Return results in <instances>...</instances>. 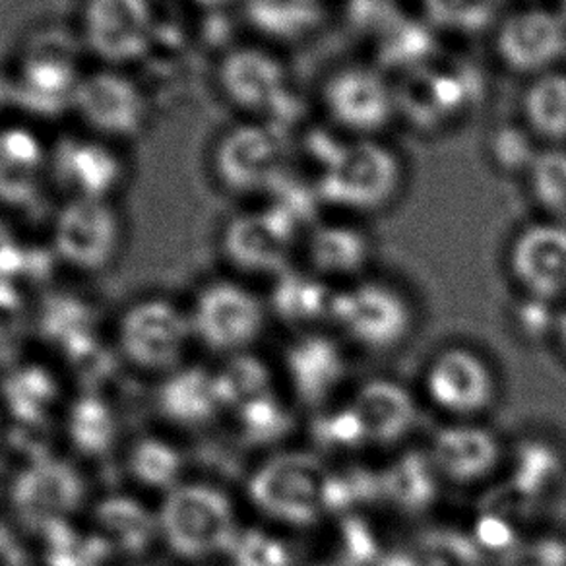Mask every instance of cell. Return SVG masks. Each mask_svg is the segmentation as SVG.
I'll list each match as a JSON object with an SVG mask.
<instances>
[{
	"label": "cell",
	"instance_id": "2",
	"mask_svg": "<svg viewBox=\"0 0 566 566\" xmlns=\"http://www.w3.org/2000/svg\"><path fill=\"white\" fill-rule=\"evenodd\" d=\"M159 542L181 560L202 566L228 557L241 532L233 499L212 483L182 481L158 506Z\"/></svg>",
	"mask_w": 566,
	"mask_h": 566
},
{
	"label": "cell",
	"instance_id": "18",
	"mask_svg": "<svg viewBox=\"0 0 566 566\" xmlns=\"http://www.w3.org/2000/svg\"><path fill=\"white\" fill-rule=\"evenodd\" d=\"M303 233L270 206L237 213L221 231V254L244 275L277 277L293 268Z\"/></svg>",
	"mask_w": 566,
	"mask_h": 566
},
{
	"label": "cell",
	"instance_id": "4",
	"mask_svg": "<svg viewBox=\"0 0 566 566\" xmlns=\"http://www.w3.org/2000/svg\"><path fill=\"white\" fill-rule=\"evenodd\" d=\"M247 496L272 522L308 526L334 506V475L316 457L283 452L251 473Z\"/></svg>",
	"mask_w": 566,
	"mask_h": 566
},
{
	"label": "cell",
	"instance_id": "6",
	"mask_svg": "<svg viewBox=\"0 0 566 566\" xmlns=\"http://www.w3.org/2000/svg\"><path fill=\"white\" fill-rule=\"evenodd\" d=\"M216 82L223 102L247 120L280 128V118L295 103V80L290 64L264 43H243L223 51Z\"/></svg>",
	"mask_w": 566,
	"mask_h": 566
},
{
	"label": "cell",
	"instance_id": "15",
	"mask_svg": "<svg viewBox=\"0 0 566 566\" xmlns=\"http://www.w3.org/2000/svg\"><path fill=\"white\" fill-rule=\"evenodd\" d=\"M125 220L111 200H64L51 231V251L80 274H102L125 244Z\"/></svg>",
	"mask_w": 566,
	"mask_h": 566
},
{
	"label": "cell",
	"instance_id": "3",
	"mask_svg": "<svg viewBox=\"0 0 566 566\" xmlns=\"http://www.w3.org/2000/svg\"><path fill=\"white\" fill-rule=\"evenodd\" d=\"M318 109L336 136L385 138L400 120L398 84L380 64H338L318 84Z\"/></svg>",
	"mask_w": 566,
	"mask_h": 566
},
{
	"label": "cell",
	"instance_id": "46",
	"mask_svg": "<svg viewBox=\"0 0 566 566\" xmlns=\"http://www.w3.org/2000/svg\"><path fill=\"white\" fill-rule=\"evenodd\" d=\"M126 566H151V565H144V563H140V560H136V563H130V565Z\"/></svg>",
	"mask_w": 566,
	"mask_h": 566
},
{
	"label": "cell",
	"instance_id": "32",
	"mask_svg": "<svg viewBox=\"0 0 566 566\" xmlns=\"http://www.w3.org/2000/svg\"><path fill=\"white\" fill-rule=\"evenodd\" d=\"M522 185L539 220L566 226V146L542 148Z\"/></svg>",
	"mask_w": 566,
	"mask_h": 566
},
{
	"label": "cell",
	"instance_id": "43",
	"mask_svg": "<svg viewBox=\"0 0 566 566\" xmlns=\"http://www.w3.org/2000/svg\"><path fill=\"white\" fill-rule=\"evenodd\" d=\"M185 2L192 9L200 10L202 14H216V12H228L241 0H185Z\"/></svg>",
	"mask_w": 566,
	"mask_h": 566
},
{
	"label": "cell",
	"instance_id": "12",
	"mask_svg": "<svg viewBox=\"0 0 566 566\" xmlns=\"http://www.w3.org/2000/svg\"><path fill=\"white\" fill-rule=\"evenodd\" d=\"M86 480L78 465L56 454L20 465L10 481L12 516L40 537L74 524L86 506Z\"/></svg>",
	"mask_w": 566,
	"mask_h": 566
},
{
	"label": "cell",
	"instance_id": "36",
	"mask_svg": "<svg viewBox=\"0 0 566 566\" xmlns=\"http://www.w3.org/2000/svg\"><path fill=\"white\" fill-rule=\"evenodd\" d=\"M539 151L542 146L518 118L493 126L485 140V158L491 169L520 181L526 177Z\"/></svg>",
	"mask_w": 566,
	"mask_h": 566
},
{
	"label": "cell",
	"instance_id": "23",
	"mask_svg": "<svg viewBox=\"0 0 566 566\" xmlns=\"http://www.w3.org/2000/svg\"><path fill=\"white\" fill-rule=\"evenodd\" d=\"M305 268L326 282H359L375 260V239L361 223L344 220L316 221L301 241Z\"/></svg>",
	"mask_w": 566,
	"mask_h": 566
},
{
	"label": "cell",
	"instance_id": "34",
	"mask_svg": "<svg viewBox=\"0 0 566 566\" xmlns=\"http://www.w3.org/2000/svg\"><path fill=\"white\" fill-rule=\"evenodd\" d=\"M247 22L266 40H300L318 22V0H241Z\"/></svg>",
	"mask_w": 566,
	"mask_h": 566
},
{
	"label": "cell",
	"instance_id": "7",
	"mask_svg": "<svg viewBox=\"0 0 566 566\" xmlns=\"http://www.w3.org/2000/svg\"><path fill=\"white\" fill-rule=\"evenodd\" d=\"M332 326L361 352L394 354L411 338L416 311L394 283L363 277L339 287Z\"/></svg>",
	"mask_w": 566,
	"mask_h": 566
},
{
	"label": "cell",
	"instance_id": "47",
	"mask_svg": "<svg viewBox=\"0 0 566 566\" xmlns=\"http://www.w3.org/2000/svg\"><path fill=\"white\" fill-rule=\"evenodd\" d=\"M0 434H2V431H0Z\"/></svg>",
	"mask_w": 566,
	"mask_h": 566
},
{
	"label": "cell",
	"instance_id": "24",
	"mask_svg": "<svg viewBox=\"0 0 566 566\" xmlns=\"http://www.w3.org/2000/svg\"><path fill=\"white\" fill-rule=\"evenodd\" d=\"M347 406L361 431L365 447H394L403 442L419 419L413 394L390 378H370L355 390Z\"/></svg>",
	"mask_w": 566,
	"mask_h": 566
},
{
	"label": "cell",
	"instance_id": "39",
	"mask_svg": "<svg viewBox=\"0 0 566 566\" xmlns=\"http://www.w3.org/2000/svg\"><path fill=\"white\" fill-rule=\"evenodd\" d=\"M63 357L82 386V392H99L103 380L115 373L117 357L120 355L117 349L113 352L111 347L103 346L99 338H92L72 347Z\"/></svg>",
	"mask_w": 566,
	"mask_h": 566
},
{
	"label": "cell",
	"instance_id": "40",
	"mask_svg": "<svg viewBox=\"0 0 566 566\" xmlns=\"http://www.w3.org/2000/svg\"><path fill=\"white\" fill-rule=\"evenodd\" d=\"M233 566H287V551L262 530H244L237 535L228 553Z\"/></svg>",
	"mask_w": 566,
	"mask_h": 566
},
{
	"label": "cell",
	"instance_id": "5",
	"mask_svg": "<svg viewBox=\"0 0 566 566\" xmlns=\"http://www.w3.org/2000/svg\"><path fill=\"white\" fill-rule=\"evenodd\" d=\"M80 38L71 41L56 30L35 35L25 43L10 78L12 99L25 115L63 117L72 113L74 97L86 71L80 66Z\"/></svg>",
	"mask_w": 566,
	"mask_h": 566
},
{
	"label": "cell",
	"instance_id": "30",
	"mask_svg": "<svg viewBox=\"0 0 566 566\" xmlns=\"http://www.w3.org/2000/svg\"><path fill=\"white\" fill-rule=\"evenodd\" d=\"M61 400V380L38 363H17L0 380V401L10 421H51Z\"/></svg>",
	"mask_w": 566,
	"mask_h": 566
},
{
	"label": "cell",
	"instance_id": "19",
	"mask_svg": "<svg viewBox=\"0 0 566 566\" xmlns=\"http://www.w3.org/2000/svg\"><path fill=\"white\" fill-rule=\"evenodd\" d=\"M506 270L518 292L551 305L566 303V226L535 218L506 247Z\"/></svg>",
	"mask_w": 566,
	"mask_h": 566
},
{
	"label": "cell",
	"instance_id": "25",
	"mask_svg": "<svg viewBox=\"0 0 566 566\" xmlns=\"http://www.w3.org/2000/svg\"><path fill=\"white\" fill-rule=\"evenodd\" d=\"M90 530L107 545L113 557L136 563L159 542L158 511L148 509L138 496L113 493L92 506Z\"/></svg>",
	"mask_w": 566,
	"mask_h": 566
},
{
	"label": "cell",
	"instance_id": "21",
	"mask_svg": "<svg viewBox=\"0 0 566 566\" xmlns=\"http://www.w3.org/2000/svg\"><path fill=\"white\" fill-rule=\"evenodd\" d=\"M283 370L293 398L307 409L323 411L346 382V349L328 332L300 334L285 347Z\"/></svg>",
	"mask_w": 566,
	"mask_h": 566
},
{
	"label": "cell",
	"instance_id": "22",
	"mask_svg": "<svg viewBox=\"0 0 566 566\" xmlns=\"http://www.w3.org/2000/svg\"><path fill=\"white\" fill-rule=\"evenodd\" d=\"M427 457L442 481L460 488L489 480L503 462V442L478 421H452L434 431Z\"/></svg>",
	"mask_w": 566,
	"mask_h": 566
},
{
	"label": "cell",
	"instance_id": "28",
	"mask_svg": "<svg viewBox=\"0 0 566 566\" xmlns=\"http://www.w3.org/2000/svg\"><path fill=\"white\" fill-rule=\"evenodd\" d=\"M63 437L78 457H109L120 441L117 409L102 392H80L64 411Z\"/></svg>",
	"mask_w": 566,
	"mask_h": 566
},
{
	"label": "cell",
	"instance_id": "35",
	"mask_svg": "<svg viewBox=\"0 0 566 566\" xmlns=\"http://www.w3.org/2000/svg\"><path fill=\"white\" fill-rule=\"evenodd\" d=\"M216 390L220 396L221 408L235 413L252 401L264 398L272 392V373L264 361L251 352L231 355L221 363L220 369L213 370Z\"/></svg>",
	"mask_w": 566,
	"mask_h": 566
},
{
	"label": "cell",
	"instance_id": "9",
	"mask_svg": "<svg viewBox=\"0 0 566 566\" xmlns=\"http://www.w3.org/2000/svg\"><path fill=\"white\" fill-rule=\"evenodd\" d=\"M76 33L99 66L130 71L156 51L158 4L156 0H84Z\"/></svg>",
	"mask_w": 566,
	"mask_h": 566
},
{
	"label": "cell",
	"instance_id": "1",
	"mask_svg": "<svg viewBox=\"0 0 566 566\" xmlns=\"http://www.w3.org/2000/svg\"><path fill=\"white\" fill-rule=\"evenodd\" d=\"M316 189L324 206L346 218L385 213L408 187V166L386 138H342L321 158Z\"/></svg>",
	"mask_w": 566,
	"mask_h": 566
},
{
	"label": "cell",
	"instance_id": "33",
	"mask_svg": "<svg viewBox=\"0 0 566 566\" xmlns=\"http://www.w3.org/2000/svg\"><path fill=\"white\" fill-rule=\"evenodd\" d=\"M38 331L41 338L64 355L72 347L97 338V316L94 307L87 305L86 301L71 295H59L41 307Z\"/></svg>",
	"mask_w": 566,
	"mask_h": 566
},
{
	"label": "cell",
	"instance_id": "37",
	"mask_svg": "<svg viewBox=\"0 0 566 566\" xmlns=\"http://www.w3.org/2000/svg\"><path fill=\"white\" fill-rule=\"evenodd\" d=\"M43 542V566H107L111 551L87 527L80 530L74 524L56 527L41 535Z\"/></svg>",
	"mask_w": 566,
	"mask_h": 566
},
{
	"label": "cell",
	"instance_id": "29",
	"mask_svg": "<svg viewBox=\"0 0 566 566\" xmlns=\"http://www.w3.org/2000/svg\"><path fill=\"white\" fill-rule=\"evenodd\" d=\"M518 120L542 148L566 146L565 66L524 82Z\"/></svg>",
	"mask_w": 566,
	"mask_h": 566
},
{
	"label": "cell",
	"instance_id": "26",
	"mask_svg": "<svg viewBox=\"0 0 566 566\" xmlns=\"http://www.w3.org/2000/svg\"><path fill=\"white\" fill-rule=\"evenodd\" d=\"M336 295V285L313 274L307 268H290L274 277L268 313L283 326L297 331V334L323 331V326L332 324Z\"/></svg>",
	"mask_w": 566,
	"mask_h": 566
},
{
	"label": "cell",
	"instance_id": "17",
	"mask_svg": "<svg viewBox=\"0 0 566 566\" xmlns=\"http://www.w3.org/2000/svg\"><path fill=\"white\" fill-rule=\"evenodd\" d=\"M130 167L125 151L94 134H64L53 142V189L64 200H111L125 189Z\"/></svg>",
	"mask_w": 566,
	"mask_h": 566
},
{
	"label": "cell",
	"instance_id": "8",
	"mask_svg": "<svg viewBox=\"0 0 566 566\" xmlns=\"http://www.w3.org/2000/svg\"><path fill=\"white\" fill-rule=\"evenodd\" d=\"M212 169L231 197L268 198L292 175L285 134L259 120L231 126L213 146Z\"/></svg>",
	"mask_w": 566,
	"mask_h": 566
},
{
	"label": "cell",
	"instance_id": "10",
	"mask_svg": "<svg viewBox=\"0 0 566 566\" xmlns=\"http://www.w3.org/2000/svg\"><path fill=\"white\" fill-rule=\"evenodd\" d=\"M192 342L189 308L166 297L136 301L120 315L115 331V349L123 361L164 377L185 365Z\"/></svg>",
	"mask_w": 566,
	"mask_h": 566
},
{
	"label": "cell",
	"instance_id": "31",
	"mask_svg": "<svg viewBox=\"0 0 566 566\" xmlns=\"http://www.w3.org/2000/svg\"><path fill=\"white\" fill-rule=\"evenodd\" d=\"M128 478L146 491L167 495L185 480L187 462L177 444L158 434L140 437L128 447L125 457Z\"/></svg>",
	"mask_w": 566,
	"mask_h": 566
},
{
	"label": "cell",
	"instance_id": "45",
	"mask_svg": "<svg viewBox=\"0 0 566 566\" xmlns=\"http://www.w3.org/2000/svg\"><path fill=\"white\" fill-rule=\"evenodd\" d=\"M551 7L557 12V17L560 18V22L566 25V0H553Z\"/></svg>",
	"mask_w": 566,
	"mask_h": 566
},
{
	"label": "cell",
	"instance_id": "20",
	"mask_svg": "<svg viewBox=\"0 0 566 566\" xmlns=\"http://www.w3.org/2000/svg\"><path fill=\"white\" fill-rule=\"evenodd\" d=\"M53 189V142L30 123L0 126V208L28 212Z\"/></svg>",
	"mask_w": 566,
	"mask_h": 566
},
{
	"label": "cell",
	"instance_id": "16",
	"mask_svg": "<svg viewBox=\"0 0 566 566\" xmlns=\"http://www.w3.org/2000/svg\"><path fill=\"white\" fill-rule=\"evenodd\" d=\"M424 398L452 421H478L499 400L493 365L472 347L450 346L424 367Z\"/></svg>",
	"mask_w": 566,
	"mask_h": 566
},
{
	"label": "cell",
	"instance_id": "38",
	"mask_svg": "<svg viewBox=\"0 0 566 566\" xmlns=\"http://www.w3.org/2000/svg\"><path fill=\"white\" fill-rule=\"evenodd\" d=\"M237 429L244 442L249 444H272L290 433L292 417L275 394H268L260 400L252 401L233 413Z\"/></svg>",
	"mask_w": 566,
	"mask_h": 566
},
{
	"label": "cell",
	"instance_id": "13",
	"mask_svg": "<svg viewBox=\"0 0 566 566\" xmlns=\"http://www.w3.org/2000/svg\"><path fill=\"white\" fill-rule=\"evenodd\" d=\"M491 53L506 74L524 82L557 71L566 61V25L551 4L522 2L491 28Z\"/></svg>",
	"mask_w": 566,
	"mask_h": 566
},
{
	"label": "cell",
	"instance_id": "14",
	"mask_svg": "<svg viewBox=\"0 0 566 566\" xmlns=\"http://www.w3.org/2000/svg\"><path fill=\"white\" fill-rule=\"evenodd\" d=\"M192 334L213 354H247L266 328L268 305L237 280H213L198 290L189 308Z\"/></svg>",
	"mask_w": 566,
	"mask_h": 566
},
{
	"label": "cell",
	"instance_id": "41",
	"mask_svg": "<svg viewBox=\"0 0 566 566\" xmlns=\"http://www.w3.org/2000/svg\"><path fill=\"white\" fill-rule=\"evenodd\" d=\"M55 424L53 421H10V449L17 452L22 464L55 457Z\"/></svg>",
	"mask_w": 566,
	"mask_h": 566
},
{
	"label": "cell",
	"instance_id": "44",
	"mask_svg": "<svg viewBox=\"0 0 566 566\" xmlns=\"http://www.w3.org/2000/svg\"><path fill=\"white\" fill-rule=\"evenodd\" d=\"M555 342H557L560 354L566 359V303L558 308L557 328H555Z\"/></svg>",
	"mask_w": 566,
	"mask_h": 566
},
{
	"label": "cell",
	"instance_id": "27",
	"mask_svg": "<svg viewBox=\"0 0 566 566\" xmlns=\"http://www.w3.org/2000/svg\"><path fill=\"white\" fill-rule=\"evenodd\" d=\"M156 406L167 423L185 431L205 429L223 413L213 370L198 365L167 373L156 390Z\"/></svg>",
	"mask_w": 566,
	"mask_h": 566
},
{
	"label": "cell",
	"instance_id": "42",
	"mask_svg": "<svg viewBox=\"0 0 566 566\" xmlns=\"http://www.w3.org/2000/svg\"><path fill=\"white\" fill-rule=\"evenodd\" d=\"M24 336L22 303L18 301L14 287L0 282V367H12L20 339Z\"/></svg>",
	"mask_w": 566,
	"mask_h": 566
},
{
	"label": "cell",
	"instance_id": "11",
	"mask_svg": "<svg viewBox=\"0 0 566 566\" xmlns=\"http://www.w3.org/2000/svg\"><path fill=\"white\" fill-rule=\"evenodd\" d=\"M72 115L78 118L80 130L123 146L148 130L150 94L130 71L97 66L80 82Z\"/></svg>",
	"mask_w": 566,
	"mask_h": 566
}]
</instances>
